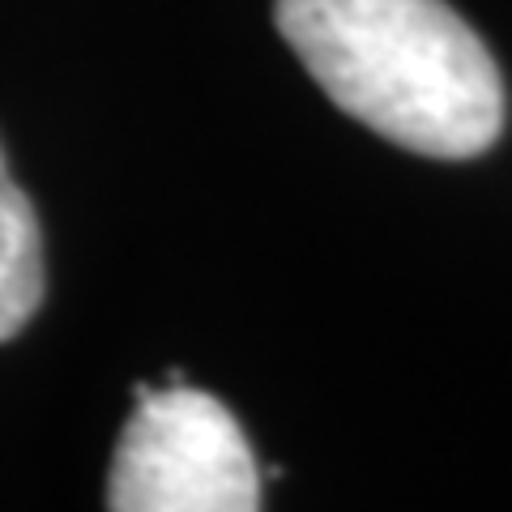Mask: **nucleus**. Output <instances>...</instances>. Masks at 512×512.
<instances>
[{
	"label": "nucleus",
	"mask_w": 512,
	"mask_h": 512,
	"mask_svg": "<svg viewBox=\"0 0 512 512\" xmlns=\"http://www.w3.org/2000/svg\"><path fill=\"white\" fill-rule=\"evenodd\" d=\"M43 299V244L26 192L0 154V342H9Z\"/></svg>",
	"instance_id": "nucleus-3"
},
{
	"label": "nucleus",
	"mask_w": 512,
	"mask_h": 512,
	"mask_svg": "<svg viewBox=\"0 0 512 512\" xmlns=\"http://www.w3.org/2000/svg\"><path fill=\"white\" fill-rule=\"evenodd\" d=\"M261 474L244 431L218 397L137 384V414L116 444L107 508L116 512H252Z\"/></svg>",
	"instance_id": "nucleus-2"
},
{
	"label": "nucleus",
	"mask_w": 512,
	"mask_h": 512,
	"mask_svg": "<svg viewBox=\"0 0 512 512\" xmlns=\"http://www.w3.org/2000/svg\"><path fill=\"white\" fill-rule=\"evenodd\" d=\"M274 22L320 90L393 146L474 158L500 137V69L444 0H278Z\"/></svg>",
	"instance_id": "nucleus-1"
}]
</instances>
